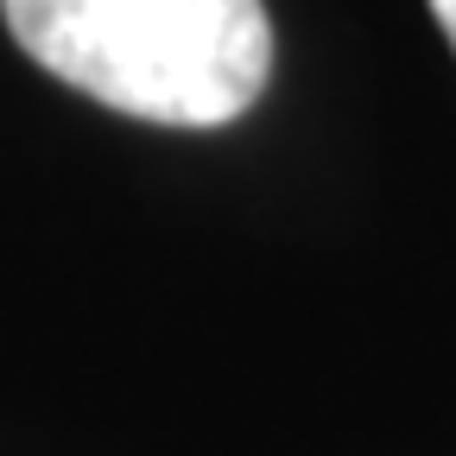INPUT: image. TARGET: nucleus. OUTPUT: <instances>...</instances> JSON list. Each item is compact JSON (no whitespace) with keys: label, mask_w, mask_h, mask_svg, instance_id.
<instances>
[{"label":"nucleus","mask_w":456,"mask_h":456,"mask_svg":"<svg viewBox=\"0 0 456 456\" xmlns=\"http://www.w3.org/2000/svg\"><path fill=\"white\" fill-rule=\"evenodd\" d=\"M431 13H437V26H444V38L456 51V0H431Z\"/></svg>","instance_id":"obj_2"},{"label":"nucleus","mask_w":456,"mask_h":456,"mask_svg":"<svg viewBox=\"0 0 456 456\" xmlns=\"http://www.w3.org/2000/svg\"><path fill=\"white\" fill-rule=\"evenodd\" d=\"M20 51L89 102L159 127H222L260 102V0H0Z\"/></svg>","instance_id":"obj_1"}]
</instances>
